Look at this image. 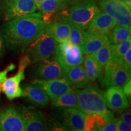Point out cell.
<instances>
[{
    "label": "cell",
    "instance_id": "cell-1",
    "mask_svg": "<svg viewBox=\"0 0 131 131\" xmlns=\"http://www.w3.org/2000/svg\"><path fill=\"white\" fill-rule=\"evenodd\" d=\"M46 26L40 12H34L7 21L0 34L8 50L23 52L43 33Z\"/></svg>",
    "mask_w": 131,
    "mask_h": 131
},
{
    "label": "cell",
    "instance_id": "cell-2",
    "mask_svg": "<svg viewBox=\"0 0 131 131\" xmlns=\"http://www.w3.org/2000/svg\"><path fill=\"white\" fill-rule=\"evenodd\" d=\"M78 109L86 115L99 114L107 120L114 117V113L108 110L103 96V92L96 84L89 85L86 88L76 89Z\"/></svg>",
    "mask_w": 131,
    "mask_h": 131
},
{
    "label": "cell",
    "instance_id": "cell-3",
    "mask_svg": "<svg viewBox=\"0 0 131 131\" xmlns=\"http://www.w3.org/2000/svg\"><path fill=\"white\" fill-rule=\"evenodd\" d=\"M100 11L95 0H79L60 13L55 22L68 23L86 30L91 21Z\"/></svg>",
    "mask_w": 131,
    "mask_h": 131
},
{
    "label": "cell",
    "instance_id": "cell-4",
    "mask_svg": "<svg viewBox=\"0 0 131 131\" xmlns=\"http://www.w3.org/2000/svg\"><path fill=\"white\" fill-rule=\"evenodd\" d=\"M57 45L53 38L42 33L28 45L25 55L28 57L31 64H34L52 58Z\"/></svg>",
    "mask_w": 131,
    "mask_h": 131
},
{
    "label": "cell",
    "instance_id": "cell-5",
    "mask_svg": "<svg viewBox=\"0 0 131 131\" xmlns=\"http://www.w3.org/2000/svg\"><path fill=\"white\" fill-rule=\"evenodd\" d=\"M83 55L81 47L66 41L57 45L52 57L68 71L70 69L83 63Z\"/></svg>",
    "mask_w": 131,
    "mask_h": 131
},
{
    "label": "cell",
    "instance_id": "cell-6",
    "mask_svg": "<svg viewBox=\"0 0 131 131\" xmlns=\"http://www.w3.org/2000/svg\"><path fill=\"white\" fill-rule=\"evenodd\" d=\"M66 72L53 57L34 63L29 70V74L34 79L41 80L63 78Z\"/></svg>",
    "mask_w": 131,
    "mask_h": 131
},
{
    "label": "cell",
    "instance_id": "cell-7",
    "mask_svg": "<svg viewBox=\"0 0 131 131\" xmlns=\"http://www.w3.org/2000/svg\"><path fill=\"white\" fill-rule=\"evenodd\" d=\"M98 3L101 9L114 19L117 25L130 27V8L122 0H100Z\"/></svg>",
    "mask_w": 131,
    "mask_h": 131
},
{
    "label": "cell",
    "instance_id": "cell-8",
    "mask_svg": "<svg viewBox=\"0 0 131 131\" xmlns=\"http://www.w3.org/2000/svg\"><path fill=\"white\" fill-rule=\"evenodd\" d=\"M1 7L7 21L32 14L37 9L33 0H2Z\"/></svg>",
    "mask_w": 131,
    "mask_h": 131
},
{
    "label": "cell",
    "instance_id": "cell-9",
    "mask_svg": "<svg viewBox=\"0 0 131 131\" xmlns=\"http://www.w3.org/2000/svg\"><path fill=\"white\" fill-rule=\"evenodd\" d=\"M18 111L23 119L27 131L47 130L46 122L42 112L32 106H20Z\"/></svg>",
    "mask_w": 131,
    "mask_h": 131
},
{
    "label": "cell",
    "instance_id": "cell-10",
    "mask_svg": "<svg viewBox=\"0 0 131 131\" xmlns=\"http://www.w3.org/2000/svg\"><path fill=\"white\" fill-rule=\"evenodd\" d=\"M104 101L108 109L121 112L129 107V101L122 87L111 86L103 92Z\"/></svg>",
    "mask_w": 131,
    "mask_h": 131
},
{
    "label": "cell",
    "instance_id": "cell-11",
    "mask_svg": "<svg viewBox=\"0 0 131 131\" xmlns=\"http://www.w3.org/2000/svg\"><path fill=\"white\" fill-rule=\"evenodd\" d=\"M33 82L37 83L42 87L52 100L65 93L73 90L66 77L49 80L34 79Z\"/></svg>",
    "mask_w": 131,
    "mask_h": 131
},
{
    "label": "cell",
    "instance_id": "cell-12",
    "mask_svg": "<svg viewBox=\"0 0 131 131\" xmlns=\"http://www.w3.org/2000/svg\"><path fill=\"white\" fill-rule=\"evenodd\" d=\"M24 123L17 109L10 107L0 112V131H25Z\"/></svg>",
    "mask_w": 131,
    "mask_h": 131
},
{
    "label": "cell",
    "instance_id": "cell-13",
    "mask_svg": "<svg viewBox=\"0 0 131 131\" xmlns=\"http://www.w3.org/2000/svg\"><path fill=\"white\" fill-rule=\"evenodd\" d=\"M59 111L60 119L69 130H84L86 114L75 108L59 109Z\"/></svg>",
    "mask_w": 131,
    "mask_h": 131
},
{
    "label": "cell",
    "instance_id": "cell-14",
    "mask_svg": "<svg viewBox=\"0 0 131 131\" xmlns=\"http://www.w3.org/2000/svg\"><path fill=\"white\" fill-rule=\"evenodd\" d=\"M69 6L64 0H45L38 9L40 10L42 20L47 25L54 23L57 16Z\"/></svg>",
    "mask_w": 131,
    "mask_h": 131
},
{
    "label": "cell",
    "instance_id": "cell-15",
    "mask_svg": "<svg viewBox=\"0 0 131 131\" xmlns=\"http://www.w3.org/2000/svg\"><path fill=\"white\" fill-rule=\"evenodd\" d=\"M117 23L111 16L104 12H100L89 24L86 30L89 34L109 35Z\"/></svg>",
    "mask_w": 131,
    "mask_h": 131
},
{
    "label": "cell",
    "instance_id": "cell-16",
    "mask_svg": "<svg viewBox=\"0 0 131 131\" xmlns=\"http://www.w3.org/2000/svg\"><path fill=\"white\" fill-rule=\"evenodd\" d=\"M24 97L35 105L46 107L48 104L49 97L45 90L40 85L32 82V84H24L21 86Z\"/></svg>",
    "mask_w": 131,
    "mask_h": 131
},
{
    "label": "cell",
    "instance_id": "cell-17",
    "mask_svg": "<svg viewBox=\"0 0 131 131\" xmlns=\"http://www.w3.org/2000/svg\"><path fill=\"white\" fill-rule=\"evenodd\" d=\"M24 72L23 70H18L15 76L7 78L1 84V90L10 100L24 95L22 88L20 86L21 81L25 78Z\"/></svg>",
    "mask_w": 131,
    "mask_h": 131
},
{
    "label": "cell",
    "instance_id": "cell-18",
    "mask_svg": "<svg viewBox=\"0 0 131 131\" xmlns=\"http://www.w3.org/2000/svg\"><path fill=\"white\" fill-rule=\"evenodd\" d=\"M70 30L71 25L68 23L55 22L46 26L43 33L61 43L68 41Z\"/></svg>",
    "mask_w": 131,
    "mask_h": 131
},
{
    "label": "cell",
    "instance_id": "cell-19",
    "mask_svg": "<svg viewBox=\"0 0 131 131\" xmlns=\"http://www.w3.org/2000/svg\"><path fill=\"white\" fill-rule=\"evenodd\" d=\"M65 77L69 81L73 89L84 88L91 83L84 66L81 64L69 69Z\"/></svg>",
    "mask_w": 131,
    "mask_h": 131
},
{
    "label": "cell",
    "instance_id": "cell-20",
    "mask_svg": "<svg viewBox=\"0 0 131 131\" xmlns=\"http://www.w3.org/2000/svg\"><path fill=\"white\" fill-rule=\"evenodd\" d=\"M107 41L108 35L105 34L88 33V35L81 47L83 55L94 53L101 48Z\"/></svg>",
    "mask_w": 131,
    "mask_h": 131
},
{
    "label": "cell",
    "instance_id": "cell-21",
    "mask_svg": "<svg viewBox=\"0 0 131 131\" xmlns=\"http://www.w3.org/2000/svg\"><path fill=\"white\" fill-rule=\"evenodd\" d=\"M83 62L84 63V68L90 83H94L96 79L100 78L103 69L96 61L92 54L86 55Z\"/></svg>",
    "mask_w": 131,
    "mask_h": 131
},
{
    "label": "cell",
    "instance_id": "cell-22",
    "mask_svg": "<svg viewBox=\"0 0 131 131\" xmlns=\"http://www.w3.org/2000/svg\"><path fill=\"white\" fill-rule=\"evenodd\" d=\"M52 106L58 109H78V100L74 90L65 93L52 100Z\"/></svg>",
    "mask_w": 131,
    "mask_h": 131
},
{
    "label": "cell",
    "instance_id": "cell-23",
    "mask_svg": "<svg viewBox=\"0 0 131 131\" xmlns=\"http://www.w3.org/2000/svg\"><path fill=\"white\" fill-rule=\"evenodd\" d=\"M130 69L126 68L120 61L113 72L111 87L119 86L122 88L127 81L130 80Z\"/></svg>",
    "mask_w": 131,
    "mask_h": 131
},
{
    "label": "cell",
    "instance_id": "cell-24",
    "mask_svg": "<svg viewBox=\"0 0 131 131\" xmlns=\"http://www.w3.org/2000/svg\"><path fill=\"white\" fill-rule=\"evenodd\" d=\"M130 38V26H116L108 35V40L112 45L118 44Z\"/></svg>",
    "mask_w": 131,
    "mask_h": 131
},
{
    "label": "cell",
    "instance_id": "cell-25",
    "mask_svg": "<svg viewBox=\"0 0 131 131\" xmlns=\"http://www.w3.org/2000/svg\"><path fill=\"white\" fill-rule=\"evenodd\" d=\"M112 44L108 40L106 42L101 48L97 51L92 53L96 61L100 65L103 69H104L106 64L111 59L112 56Z\"/></svg>",
    "mask_w": 131,
    "mask_h": 131
},
{
    "label": "cell",
    "instance_id": "cell-26",
    "mask_svg": "<svg viewBox=\"0 0 131 131\" xmlns=\"http://www.w3.org/2000/svg\"><path fill=\"white\" fill-rule=\"evenodd\" d=\"M105 124L106 119L101 115H86L85 119L84 130H101Z\"/></svg>",
    "mask_w": 131,
    "mask_h": 131
},
{
    "label": "cell",
    "instance_id": "cell-27",
    "mask_svg": "<svg viewBox=\"0 0 131 131\" xmlns=\"http://www.w3.org/2000/svg\"><path fill=\"white\" fill-rule=\"evenodd\" d=\"M88 35V32H86L84 29L78 26L71 25V30L68 41L71 45L81 47Z\"/></svg>",
    "mask_w": 131,
    "mask_h": 131
},
{
    "label": "cell",
    "instance_id": "cell-28",
    "mask_svg": "<svg viewBox=\"0 0 131 131\" xmlns=\"http://www.w3.org/2000/svg\"><path fill=\"white\" fill-rule=\"evenodd\" d=\"M131 46L130 38L118 44L112 45V56L111 58L121 61L123 57Z\"/></svg>",
    "mask_w": 131,
    "mask_h": 131
},
{
    "label": "cell",
    "instance_id": "cell-29",
    "mask_svg": "<svg viewBox=\"0 0 131 131\" xmlns=\"http://www.w3.org/2000/svg\"><path fill=\"white\" fill-rule=\"evenodd\" d=\"M46 127L47 130H57V131H63L69 130L65 126L63 123H61L56 119H49L46 122Z\"/></svg>",
    "mask_w": 131,
    "mask_h": 131
},
{
    "label": "cell",
    "instance_id": "cell-30",
    "mask_svg": "<svg viewBox=\"0 0 131 131\" xmlns=\"http://www.w3.org/2000/svg\"><path fill=\"white\" fill-rule=\"evenodd\" d=\"M118 118L112 117L106 123V124L102 127V131H116L117 130V122Z\"/></svg>",
    "mask_w": 131,
    "mask_h": 131
},
{
    "label": "cell",
    "instance_id": "cell-31",
    "mask_svg": "<svg viewBox=\"0 0 131 131\" xmlns=\"http://www.w3.org/2000/svg\"><path fill=\"white\" fill-rule=\"evenodd\" d=\"M122 64L126 69H130L131 68V47L127 49V51L124 53L122 60H121Z\"/></svg>",
    "mask_w": 131,
    "mask_h": 131
},
{
    "label": "cell",
    "instance_id": "cell-32",
    "mask_svg": "<svg viewBox=\"0 0 131 131\" xmlns=\"http://www.w3.org/2000/svg\"><path fill=\"white\" fill-rule=\"evenodd\" d=\"M31 64V62L28 58L27 55H25L20 59L19 62V66H18V70H23L24 71L26 68L30 66Z\"/></svg>",
    "mask_w": 131,
    "mask_h": 131
},
{
    "label": "cell",
    "instance_id": "cell-33",
    "mask_svg": "<svg viewBox=\"0 0 131 131\" xmlns=\"http://www.w3.org/2000/svg\"><path fill=\"white\" fill-rule=\"evenodd\" d=\"M117 130L118 131H130L131 130L130 125L123 122L121 119L118 118L117 122Z\"/></svg>",
    "mask_w": 131,
    "mask_h": 131
},
{
    "label": "cell",
    "instance_id": "cell-34",
    "mask_svg": "<svg viewBox=\"0 0 131 131\" xmlns=\"http://www.w3.org/2000/svg\"><path fill=\"white\" fill-rule=\"evenodd\" d=\"M119 118L129 124V125L131 124V114L130 111H125V112H122L120 114Z\"/></svg>",
    "mask_w": 131,
    "mask_h": 131
},
{
    "label": "cell",
    "instance_id": "cell-35",
    "mask_svg": "<svg viewBox=\"0 0 131 131\" xmlns=\"http://www.w3.org/2000/svg\"><path fill=\"white\" fill-rule=\"evenodd\" d=\"M123 91L124 94L127 96V98L130 99L131 96V81L129 80L122 87Z\"/></svg>",
    "mask_w": 131,
    "mask_h": 131
},
{
    "label": "cell",
    "instance_id": "cell-36",
    "mask_svg": "<svg viewBox=\"0 0 131 131\" xmlns=\"http://www.w3.org/2000/svg\"><path fill=\"white\" fill-rule=\"evenodd\" d=\"M4 53V42L2 36L0 34V57H2Z\"/></svg>",
    "mask_w": 131,
    "mask_h": 131
},
{
    "label": "cell",
    "instance_id": "cell-37",
    "mask_svg": "<svg viewBox=\"0 0 131 131\" xmlns=\"http://www.w3.org/2000/svg\"><path fill=\"white\" fill-rule=\"evenodd\" d=\"M7 73L8 72L6 69H4V71L0 72V85L2 84L3 82L7 79Z\"/></svg>",
    "mask_w": 131,
    "mask_h": 131
},
{
    "label": "cell",
    "instance_id": "cell-38",
    "mask_svg": "<svg viewBox=\"0 0 131 131\" xmlns=\"http://www.w3.org/2000/svg\"><path fill=\"white\" fill-rule=\"evenodd\" d=\"M15 68H16L15 65L14 64H10L7 66V67L5 69L7 70V72H9V71H11V70H14L15 69Z\"/></svg>",
    "mask_w": 131,
    "mask_h": 131
},
{
    "label": "cell",
    "instance_id": "cell-39",
    "mask_svg": "<svg viewBox=\"0 0 131 131\" xmlns=\"http://www.w3.org/2000/svg\"><path fill=\"white\" fill-rule=\"evenodd\" d=\"M33 1H34V3H35L36 6H37L38 9V6H40V4L42 2V1H45V0H33Z\"/></svg>",
    "mask_w": 131,
    "mask_h": 131
},
{
    "label": "cell",
    "instance_id": "cell-40",
    "mask_svg": "<svg viewBox=\"0 0 131 131\" xmlns=\"http://www.w3.org/2000/svg\"><path fill=\"white\" fill-rule=\"evenodd\" d=\"M64 1L70 6V5L73 4V3L77 2V1H79V0H64Z\"/></svg>",
    "mask_w": 131,
    "mask_h": 131
},
{
    "label": "cell",
    "instance_id": "cell-41",
    "mask_svg": "<svg viewBox=\"0 0 131 131\" xmlns=\"http://www.w3.org/2000/svg\"><path fill=\"white\" fill-rule=\"evenodd\" d=\"M123 2L127 4L129 7L131 8V0H122Z\"/></svg>",
    "mask_w": 131,
    "mask_h": 131
},
{
    "label": "cell",
    "instance_id": "cell-42",
    "mask_svg": "<svg viewBox=\"0 0 131 131\" xmlns=\"http://www.w3.org/2000/svg\"><path fill=\"white\" fill-rule=\"evenodd\" d=\"M1 85H0V92H1Z\"/></svg>",
    "mask_w": 131,
    "mask_h": 131
}]
</instances>
